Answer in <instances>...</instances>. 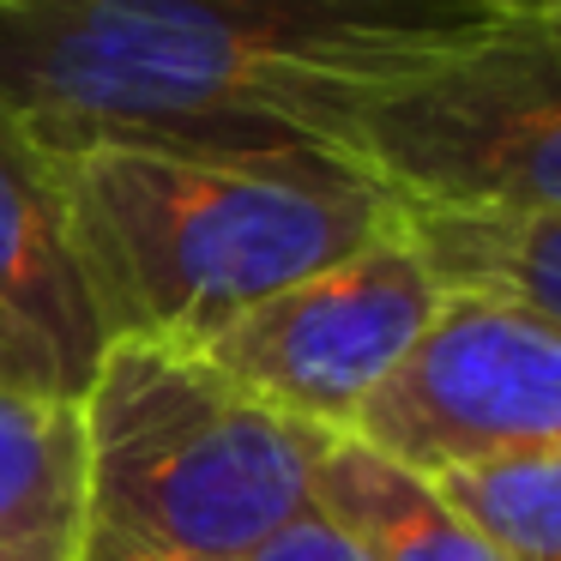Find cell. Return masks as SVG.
<instances>
[{
  "label": "cell",
  "mask_w": 561,
  "mask_h": 561,
  "mask_svg": "<svg viewBox=\"0 0 561 561\" xmlns=\"http://www.w3.org/2000/svg\"><path fill=\"white\" fill-rule=\"evenodd\" d=\"M351 440L416 477L477 459H561V327L495 296H447Z\"/></svg>",
  "instance_id": "obj_6"
},
{
  "label": "cell",
  "mask_w": 561,
  "mask_h": 561,
  "mask_svg": "<svg viewBox=\"0 0 561 561\" xmlns=\"http://www.w3.org/2000/svg\"><path fill=\"white\" fill-rule=\"evenodd\" d=\"M399 230L416 242L447 296H495L561 327V218L399 206Z\"/></svg>",
  "instance_id": "obj_10"
},
{
  "label": "cell",
  "mask_w": 561,
  "mask_h": 561,
  "mask_svg": "<svg viewBox=\"0 0 561 561\" xmlns=\"http://www.w3.org/2000/svg\"><path fill=\"white\" fill-rule=\"evenodd\" d=\"M103 332L206 351L230 320L368 248L399 206L320 146L43 158Z\"/></svg>",
  "instance_id": "obj_2"
},
{
  "label": "cell",
  "mask_w": 561,
  "mask_h": 561,
  "mask_svg": "<svg viewBox=\"0 0 561 561\" xmlns=\"http://www.w3.org/2000/svg\"><path fill=\"white\" fill-rule=\"evenodd\" d=\"M339 158L411 211L561 218V25L489 19L453 55L375 91L344 122Z\"/></svg>",
  "instance_id": "obj_4"
},
{
  "label": "cell",
  "mask_w": 561,
  "mask_h": 561,
  "mask_svg": "<svg viewBox=\"0 0 561 561\" xmlns=\"http://www.w3.org/2000/svg\"><path fill=\"white\" fill-rule=\"evenodd\" d=\"M0 392H43V399H79V380L67 375V363L37 339L31 327H19L0 308Z\"/></svg>",
  "instance_id": "obj_12"
},
{
  "label": "cell",
  "mask_w": 561,
  "mask_h": 561,
  "mask_svg": "<svg viewBox=\"0 0 561 561\" xmlns=\"http://www.w3.org/2000/svg\"><path fill=\"white\" fill-rule=\"evenodd\" d=\"M531 19H549V25H561V0H531Z\"/></svg>",
  "instance_id": "obj_15"
},
{
  "label": "cell",
  "mask_w": 561,
  "mask_h": 561,
  "mask_svg": "<svg viewBox=\"0 0 561 561\" xmlns=\"http://www.w3.org/2000/svg\"><path fill=\"white\" fill-rule=\"evenodd\" d=\"M0 561H85L79 399L0 392Z\"/></svg>",
  "instance_id": "obj_8"
},
{
  "label": "cell",
  "mask_w": 561,
  "mask_h": 561,
  "mask_svg": "<svg viewBox=\"0 0 561 561\" xmlns=\"http://www.w3.org/2000/svg\"><path fill=\"white\" fill-rule=\"evenodd\" d=\"M440 7H477V13H531V0H440Z\"/></svg>",
  "instance_id": "obj_14"
},
{
  "label": "cell",
  "mask_w": 561,
  "mask_h": 561,
  "mask_svg": "<svg viewBox=\"0 0 561 561\" xmlns=\"http://www.w3.org/2000/svg\"><path fill=\"white\" fill-rule=\"evenodd\" d=\"M85 561H242L314 507L332 435L236 392L199 351L115 339L79 392Z\"/></svg>",
  "instance_id": "obj_3"
},
{
  "label": "cell",
  "mask_w": 561,
  "mask_h": 561,
  "mask_svg": "<svg viewBox=\"0 0 561 561\" xmlns=\"http://www.w3.org/2000/svg\"><path fill=\"white\" fill-rule=\"evenodd\" d=\"M242 561H368V556L320 507H308V513H296L290 525H278L266 543H254Z\"/></svg>",
  "instance_id": "obj_13"
},
{
  "label": "cell",
  "mask_w": 561,
  "mask_h": 561,
  "mask_svg": "<svg viewBox=\"0 0 561 561\" xmlns=\"http://www.w3.org/2000/svg\"><path fill=\"white\" fill-rule=\"evenodd\" d=\"M0 308L37 332L85 392L91 368L110 351V332L79 272L49 163L13 134H0Z\"/></svg>",
  "instance_id": "obj_7"
},
{
  "label": "cell",
  "mask_w": 561,
  "mask_h": 561,
  "mask_svg": "<svg viewBox=\"0 0 561 561\" xmlns=\"http://www.w3.org/2000/svg\"><path fill=\"white\" fill-rule=\"evenodd\" d=\"M314 507L363 549L368 561H501L495 543L465 513L435 495V483L332 435L314 465Z\"/></svg>",
  "instance_id": "obj_9"
},
{
  "label": "cell",
  "mask_w": 561,
  "mask_h": 561,
  "mask_svg": "<svg viewBox=\"0 0 561 561\" xmlns=\"http://www.w3.org/2000/svg\"><path fill=\"white\" fill-rule=\"evenodd\" d=\"M501 13L440 0H0V134L37 158L103 146H320L375 91Z\"/></svg>",
  "instance_id": "obj_1"
},
{
  "label": "cell",
  "mask_w": 561,
  "mask_h": 561,
  "mask_svg": "<svg viewBox=\"0 0 561 561\" xmlns=\"http://www.w3.org/2000/svg\"><path fill=\"white\" fill-rule=\"evenodd\" d=\"M440 302V278L392 218L368 248L230 320L199 356L266 411L320 435H351L356 411L399 375Z\"/></svg>",
  "instance_id": "obj_5"
},
{
  "label": "cell",
  "mask_w": 561,
  "mask_h": 561,
  "mask_svg": "<svg viewBox=\"0 0 561 561\" xmlns=\"http://www.w3.org/2000/svg\"><path fill=\"white\" fill-rule=\"evenodd\" d=\"M501 561H561V459H477L428 477Z\"/></svg>",
  "instance_id": "obj_11"
}]
</instances>
